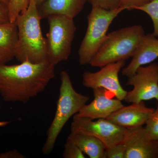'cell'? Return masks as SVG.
<instances>
[{"instance_id":"obj_1","label":"cell","mask_w":158,"mask_h":158,"mask_svg":"<svg viewBox=\"0 0 158 158\" xmlns=\"http://www.w3.org/2000/svg\"><path fill=\"white\" fill-rule=\"evenodd\" d=\"M55 67L48 60L0 64V95L6 102H27L45 90L55 77Z\"/></svg>"},{"instance_id":"obj_2","label":"cell","mask_w":158,"mask_h":158,"mask_svg":"<svg viewBox=\"0 0 158 158\" xmlns=\"http://www.w3.org/2000/svg\"><path fill=\"white\" fill-rule=\"evenodd\" d=\"M41 19L38 6L30 0L28 6L16 18L18 39L14 57L20 62L39 63L48 60L46 39L40 26Z\"/></svg>"},{"instance_id":"obj_3","label":"cell","mask_w":158,"mask_h":158,"mask_svg":"<svg viewBox=\"0 0 158 158\" xmlns=\"http://www.w3.org/2000/svg\"><path fill=\"white\" fill-rule=\"evenodd\" d=\"M60 76L61 85L56 110L42 148V152L45 155L48 154L53 149L58 136L69 119L77 114L89 100L88 96L76 91L67 71H62Z\"/></svg>"},{"instance_id":"obj_4","label":"cell","mask_w":158,"mask_h":158,"mask_svg":"<svg viewBox=\"0 0 158 158\" xmlns=\"http://www.w3.org/2000/svg\"><path fill=\"white\" fill-rule=\"evenodd\" d=\"M140 25H135L110 32L90 61L92 67L101 68L105 65L125 61L134 56L145 35Z\"/></svg>"},{"instance_id":"obj_5","label":"cell","mask_w":158,"mask_h":158,"mask_svg":"<svg viewBox=\"0 0 158 158\" xmlns=\"http://www.w3.org/2000/svg\"><path fill=\"white\" fill-rule=\"evenodd\" d=\"M124 10L120 7L108 10L98 6H92L88 16L86 34L78 52L81 65H90V61L104 41L110 25Z\"/></svg>"},{"instance_id":"obj_6","label":"cell","mask_w":158,"mask_h":158,"mask_svg":"<svg viewBox=\"0 0 158 158\" xmlns=\"http://www.w3.org/2000/svg\"><path fill=\"white\" fill-rule=\"evenodd\" d=\"M47 19L48 60L56 66L70 57L77 27L73 19L63 15H53Z\"/></svg>"},{"instance_id":"obj_7","label":"cell","mask_w":158,"mask_h":158,"mask_svg":"<svg viewBox=\"0 0 158 158\" xmlns=\"http://www.w3.org/2000/svg\"><path fill=\"white\" fill-rule=\"evenodd\" d=\"M79 131L98 138L106 148L122 143L127 129L105 118L96 120L76 114L73 116L71 131Z\"/></svg>"},{"instance_id":"obj_8","label":"cell","mask_w":158,"mask_h":158,"mask_svg":"<svg viewBox=\"0 0 158 158\" xmlns=\"http://www.w3.org/2000/svg\"><path fill=\"white\" fill-rule=\"evenodd\" d=\"M126 85L133 87L127 92L124 100L126 102L138 103L153 99L158 102V63L139 67L128 77Z\"/></svg>"},{"instance_id":"obj_9","label":"cell","mask_w":158,"mask_h":158,"mask_svg":"<svg viewBox=\"0 0 158 158\" xmlns=\"http://www.w3.org/2000/svg\"><path fill=\"white\" fill-rule=\"evenodd\" d=\"M125 61L110 63L95 72L86 71L83 74V86L94 89L103 88L113 94L116 98L124 100L127 91L120 84L118 74L124 67Z\"/></svg>"},{"instance_id":"obj_10","label":"cell","mask_w":158,"mask_h":158,"mask_svg":"<svg viewBox=\"0 0 158 158\" xmlns=\"http://www.w3.org/2000/svg\"><path fill=\"white\" fill-rule=\"evenodd\" d=\"M123 143L125 158H158V141L150 138L144 127L127 129Z\"/></svg>"},{"instance_id":"obj_11","label":"cell","mask_w":158,"mask_h":158,"mask_svg":"<svg viewBox=\"0 0 158 158\" xmlns=\"http://www.w3.org/2000/svg\"><path fill=\"white\" fill-rule=\"evenodd\" d=\"M93 100L86 104L77 114L81 117H87L92 119H106L119 109L123 107L122 101L114 98L113 94L104 88L93 89Z\"/></svg>"},{"instance_id":"obj_12","label":"cell","mask_w":158,"mask_h":158,"mask_svg":"<svg viewBox=\"0 0 158 158\" xmlns=\"http://www.w3.org/2000/svg\"><path fill=\"white\" fill-rule=\"evenodd\" d=\"M154 109L147 106L144 102L133 103L111 114L106 119L118 126L128 129L143 127Z\"/></svg>"},{"instance_id":"obj_13","label":"cell","mask_w":158,"mask_h":158,"mask_svg":"<svg viewBox=\"0 0 158 158\" xmlns=\"http://www.w3.org/2000/svg\"><path fill=\"white\" fill-rule=\"evenodd\" d=\"M132 58L129 64L122 70L123 76L128 78L139 67L152 63L158 58V37L153 34H145Z\"/></svg>"},{"instance_id":"obj_14","label":"cell","mask_w":158,"mask_h":158,"mask_svg":"<svg viewBox=\"0 0 158 158\" xmlns=\"http://www.w3.org/2000/svg\"><path fill=\"white\" fill-rule=\"evenodd\" d=\"M88 0H45L38 6L41 19L53 15H63L73 19L84 9Z\"/></svg>"},{"instance_id":"obj_15","label":"cell","mask_w":158,"mask_h":158,"mask_svg":"<svg viewBox=\"0 0 158 158\" xmlns=\"http://www.w3.org/2000/svg\"><path fill=\"white\" fill-rule=\"evenodd\" d=\"M69 139L90 158H106V147L98 138L79 131H71Z\"/></svg>"},{"instance_id":"obj_16","label":"cell","mask_w":158,"mask_h":158,"mask_svg":"<svg viewBox=\"0 0 158 158\" xmlns=\"http://www.w3.org/2000/svg\"><path fill=\"white\" fill-rule=\"evenodd\" d=\"M17 39L16 22L0 24V64H7L14 59Z\"/></svg>"},{"instance_id":"obj_17","label":"cell","mask_w":158,"mask_h":158,"mask_svg":"<svg viewBox=\"0 0 158 158\" xmlns=\"http://www.w3.org/2000/svg\"><path fill=\"white\" fill-rule=\"evenodd\" d=\"M136 10L143 11L149 15L153 24V34L158 37V0H152L147 4L137 8Z\"/></svg>"},{"instance_id":"obj_18","label":"cell","mask_w":158,"mask_h":158,"mask_svg":"<svg viewBox=\"0 0 158 158\" xmlns=\"http://www.w3.org/2000/svg\"><path fill=\"white\" fill-rule=\"evenodd\" d=\"M144 131L150 138L158 141V103L156 108L146 121Z\"/></svg>"},{"instance_id":"obj_19","label":"cell","mask_w":158,"mask_h":158,"mask_svg":"<svg viewBox=\"0 0 158 158\" xmlns=\"http://www.w3.org/2000/svg\"><path fill=\"white\" fill-rule=\"evenodd\" d=\"M30 0H10L9 8V18L11 22H14L19 15L28 6Z\"/></svg>"},{"instance_id":"obj_20","label":"cell","mask_w":158,"mask_h":158,"mask_svg":"<svg viewBox=\"0 0 158 158\" xmlns=\"http://www.w3.org/2000/svg\"><path fill=\"white\" fill-rule=\"evenodd\" d=\"M64 158H85L84 153L70 139L67 138L63 152Z\"/></svg>"},{"instance_id":"obj_21","label":"cell","mask_w":158,"mask_h":158,"mask_svg":"<svg viewBox=\"0 0 158 158\" xmlns=\"http://www.w3.org/2000/svg\"><path fill=\"white\" fill-rule=\"evenodd\" d=\"M120 0H88L92 6H98L108 10L120 7Z\"/></svg>"},{"instance_id":"obj_22","label":"cell","mask_w":158,"mask_h":158,"mask_svg":"<svg viewBox=\"0 0 158 158\" xmlns=\"http://www.w3.org/2000/svg\"><path fill=\"white\" fill-rule=\"evenodd\" d=\"M125 148L123 143L106 148V158H125Z\"/></svg>"},{"instance_id":"obj_23","label":"cell","mask_w":158,"mask_h":158,"mask_svg":"<svg viewBox=\"0 0 158 158\" xmlns=\"http://www.w3.org/2000/svg\"><path fill=\"white\" fill-rule=\"evenodd\" d=\"M152 0H120V7L125 10L136 9L138 7L147 4Z\"/></svg>"},{"instance_id":"obj_24","label":"cell","mask_w":158,"mask_h":158,"mask_svg":"<svg viewBox=\"0 0 158 158\" xmlns=\"http://www.w3.org/2000/svg\"><path fill=\"white\" fill-rule=\"evenodd\" d=\"M10 22L8 6L0 2V24Z\"/></svg>"},{"instance_id":"obj_25","label":"cell","mask_w":158,"mask_h":158,"mask_svg":"<svg viewBox=\"0 0 158 158\" xmlns=\"http://www.w3.org/2000/svg\"><path fill=\"white\" fill-rule=\"evenodd\" d=\"M26 157L19 152L17 150H15L10 151L8 152L0 154V158H24Z\"/></svg>"},{"instance_id":"obj_26","label":"cell","mask_w":158,"mask_h":158,"mask_svg":"<svg viewBox=\"0 0 158 158\" xmlns=\"http://www.w3.org/2000/svg\"><path fill=\"white\" fill-rule=\"evenodd\" d=\"M9 123H10V122L9 121H0V127L6 126L9 124Z\"/></svg>"},{"instance_id":"obj_27","label":"cell","mask_w":158,"mask_h":158,"mask_svg":"<svg viewBox=\"0 0 158 158\" xmlns=\"http://www.w3.org/2000/svg\"><path fill=\"white\" fill-rule=\"evenodd\" d=\"M35 2L36 3L37 6H39L43 3L45 0H34Z\"/></svg>"},{"instance_id":"obj_28","label":"cell","mask_w":158,"mask_h":158,"mask_svg":"<svg viewBox=\"0 0 158 158\" xmlns=\"http://www.w3.org/2000/svg\"><path fill=\"white\" fill-rule=\"evenodd\" d=\"M9 1H10V0H0V2L8 6V5H9Z\"/></svg>"}]
</instances>
